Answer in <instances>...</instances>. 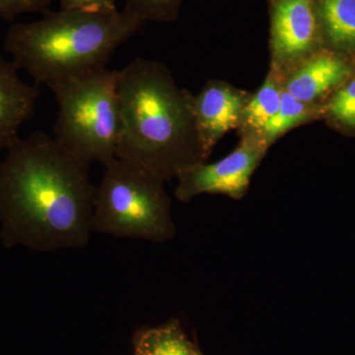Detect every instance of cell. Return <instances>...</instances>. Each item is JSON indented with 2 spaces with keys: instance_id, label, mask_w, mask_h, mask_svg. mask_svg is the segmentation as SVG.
<instances>
[{
  "instance_id": "cell-9",
  "label": "cell",
  "mask_w": 355,
  "mask_h": 355,
  "mask_svg": "<svg viewBox=\"0 0 355 355\" xmlns=\"http://www.w3.org/2000/svg\"><path fill=\"white\" fill-rule=\"evenodd\" d=\"M349 76V65L342 57L320 51L300 60L286 76L284 89L299 101L318 104L324 96L347 83Z\"/></svg>"
},
{
  "instance_id": "cell-19",
  "label": "cell",
  "mask_w": 355,
  "mask_h": 355,
  "mask_svg": "<svg viewBox=\"0 0 355 355\" xmlns=\"http://www.w3.org/2000/svg\"><path fill=\"white\" fill-rule=\"evenodd\" d=\"M354 64H355V58H354Z\"/></svg>"
},
{
  "instance_id": "cell-8",
  "label": "cell",
  "mask_w": 355,
  "mask_h": 355,
  "mask_svg": "<svg viewBox=\"0 0 355 355\" xmlns=\"http://www.w3.org/2000/svg\"><path fill=\"white\" fill-rule=\"evenodd\" d=\"M246 93L227 84L207 83L200 94L193 96V113L200 142L209 154L226 132L241 125Z\"/></svg>"
},
{
  "instance_id": "cell-12",
  "label": "cell",
  "mask_w": 355,
  "mask_h": 355,
  "mask_svg": "<svg viewBox=\"0 0 355 355\" xmlns=\"http://www.w3.org/2000/svg\"><path fill=\"white\" fill-rule=\"evenodd\" d=\"M133 355H202L184 336L180 324L171 323L141 331Z\"/></svg>"
},
{
  "instance_id": "cell-10",
  "label": "cell",
  "mask_w": 355,
  "mask_h": 355,
  "mask_svg": "<svg viewBox=\"0 0 355 355\" xmlns=\"http://www.w3.org/2000/svg\"><path fill=\"white\" fill-rule=\"evenodd\" d=\"M40 90L21 80L12 62L0 55V153L20 139L23 123L36 110Z\"/></svg>"
},
{
  "instance_id": "cell-14",
  "label": "cell",
  "mask_w": 355,
  "mask_h": 355,
  "mask_svg": "<svg viewBox=\"0 0 355 355\" xmlns=\"http://www.w3.org/2000/svg\"><path fill=\"white\" fill-rule=\"evenodd\" d=\"M324 30L336 48H355V0H319Z\"/></svg>"
},
{
  "instance_id": "cell-4",
  "label": "cell",
  "mask_w": 355,
  "mask_h": 355,
  "mask_svg": "<svg viewBox=\"0 0 355 355\" xmlns=\"http://www.w3.org/2000/svg\"><path fill=\"white\" fill-rule=\"evenodd\" d=\"M105 168L95 190L93 232L156 243L173 239L176 228L165 181L119 158Z\"/></svg>"
},
{
  "instance_id": "cell-1",
  "label": "cell",
  "mask_w": 355,
  "mask_h": 355,
  "mask_svg": "<svg viewBox=\"0 0 355 355\" xmlns=\"http://www.w3.org/2000/svg\"><path fill=\"white\" fill-rule=\"evenodd\" d=\"M89 166L43 132L14 142L0 162L3 244L40 252L87 246L96 190Z\"/></svg>"
},
{
  "instance_id": "cell-3",
  "label": "cell",
  "mask_w": 355,
  "mask_h": 355,
  "mask_svg": "<svg viewBox=\"0 0 355 355\" xmlns=\"http://www.w3.org/2000/svg\"><path fill=\"white\" fill-rule=\"evenodd\" d=\"M144 22L123 10L60 9L43 19L9 28L4 51L17 69L37 84H55L105 69L114 51L139 31Z\"/></svg>"
},
{
  "instance_id": "cell-16",
  "label": "cell",
  "mask_w": 355,
  "mask_h": 355,
  "mask_svg": "<svg viewBox=\"0 0 355 355\" xmlns=\"http://www.w3.org/2000/svg\"><path fill=\"white\" fill-rule=\"evenodd\" d=\"M180 0H125L123 10L142 22L167 20L174 16Z\"/></svg>"
},
{
  "instance_id": "cell-11",
  "label": "cell",
  "mask_w": 355,
  "mask_h": 355,
  "mask_svg": "<svg viewBox=\"0 0 355 355\" xmlns=\"http://www.w3.org/2000/svg\"><path fill=\"white\" fill-rule=\"evenodd\" d=\"M286 76L282 65L272 62L265 83L251 98L248 99L241 125L243 133H260L268 121L279 111Z\"/></svg>"
},
{
  "instance_id": "cell-13",
  "label": "cell",
  "mask_w": 355,
  "mask_h": 355,
  "mask_svg": "<svg viewBox=\"0 0 355 355\" xmlns=\"http://www.w3.org/2000/svg\"><path fill=\"white\" fill-rule=\"evenodd\" d=\"M324 113V107L299 101L284 89L279 111L268 121L259 135L270 147V144L291 128L315 120Z\"/></svg>"
},
{
  "instance_id": "cell-2",
  "label": "cell",
  "mask_w": 355,
  "mask_h": 355,
  "mask_svg": "<svg viewBox=\"0 0 355 355\" xmlns=\"http://www.w3.org/2000/svg\"><path fill=\"white\" fill-rule=\"evenodd\" d=\"M116 86L121 130L116 158L165 182L205 162L193 96L178 87L164 64L135 58L118 70Z\"/></svg>"
},
{
  "instance_id": "cell-18",
  "label": "cell",
  "mask_w": 355,
  "mask_h": 355,
  "mask_svg": "<svg viewBox=\"0 0 355 355\" xmlns=\"http://www.w3.org/2000/svg\"><path fill=\"white\" fill-rule=\"evenodd\" d=\"M62 9L69 10L107 11L116 8V0H58Z\"/></svg>"
},
{
  "instance_id": "cell-17",
  "label": "cell",
  "mask_w": 355,
  "mask_h": 355,
  "mask_svg": "<svg viewBox=\"0 0 355 355\" xmlns=\"http://www.w3.org/2000/svg\"><path fill=\"white\" fill-rule=\"evenodd\" d=\"M53 0H0V18L12 20L21 14L50 12Z\"/></svg>"
},
{
  "instance_id": "cell-6",
  "label": "cell",
  "mask_w": 355,
  "mask_h": 355,
  "mask_svg": "<svg viewBox=\"0 0 355 355\" xmlns=\"http://www.w3.org/2000/svg\"><path fill=\"white\" fill-rule=\"evenodd\" d=\"M268 149L258 133H243L239 146L225 158L212 164L200 163L178 175L177 200L188 202L202 193H222L240 200L246 195Z\"/></svg>"
},
{
  "instance_id": "cell-15",
  "label": "cell",
  "mask_w": 355,
  "mask_h": 355,
  "mask_svg": "<svg viewBox=\"0 0 355 355\" xmlns=\"http://www.w3.org/2000/svg\"><path fill=\"white\" fill-rule=\"evenodd\" d=\"M324 113L340 125L355 128V77L336 91L324 107Z\"/></svg>"
},
{
  "instance_id": "cell-5",
  "label": "cell",
  "mask_w": 355,
  "mask_h": 355,
  "mask_svg": "<svg viewBox=\"0 0 355 355\" xmlns=\"http://www.w3.org/2000/svg\"><path fill=\"white\" fill-rule=\"evenodd\" d=\"M116 74L105 67L50 88L58 106L53 137L87 164L107 166L116 159L121 130Z\"/></svg>"
},
{
  "instance_id": "cell-7",
  "label": "cell",
  "mask_w": 355,
  "mask_h": 355,
  "mask_svg": "<svg viewBox=\"0 0 355 355\" xmlns=\"http://www.w3.org/2000/svg\"><path fill=\"white\" fill-rule=\"evenodd\" d=\"M316 42L314 0H277L272 13L273 62H300L312 53Z\"/></svg>"
}]
</instances>
